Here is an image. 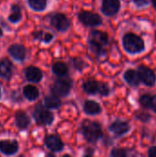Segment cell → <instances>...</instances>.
I'll return each instance as SVG.
<instances>
[{
	"label": "cell",
	"mask_w": 156,
	"mask_h": 157,
	"mask_svg": "<svg viewBox=\"0 0 156 157\" xmlns=\"http://www.w3.org/2000/svg\"><path fill=\"white\" fill-rule=\"evenodd\" d=\"M108 42V36L106 32L100 30H92L88 44L89 49L96 54V55H103L105 52L104 46Z\"/></svg>",
	"instance_id": "cell-1"
},
{
	"label": "cell",
	"mask_w": 156,
	"mask_h": 157,
	"mask_svg": "<svg viewBox=\"0 0 156 157\" xmlns=\"http://www.w3.org/2000/svg\"><path fill=\"white\" fill-rule=\"evenodd\" d=\"M122 43L125 51L131 54L140 53L145 49L144 41L142 40V38L133 33L125 34L122 39Z\"/></svg>",
	"instance_id": "cell-2"
},
{
	"label": "cell",
	"mask_w": 156,
	"mask_h": 157,
	"mask_svg": "<svg viewBox=\"0 0 156 157\" xmlns=\"http://www.w3.org/2000/svg\"><path fill=\"white\" fill-rule=\"evenodd\" d=\"M82 132L88 143H97L103 135L101 126L97 122L85 121L82 125Z\"/></svg>",
	"instance_id": "cell-3"
},
{
	"label": "cell",
	"mask_w": 156,
	"mask_h": 157,
	"mask_svg": "<svg viewBox=\"0 0 156 157\" xmlns=\"http://www.w3.org/2000/svg\"><path fill=\"white\" fill-rule=\"evenodd\" d=\"M73 86V81L63 76L57 79L51 86L52 93L57 97H66Z\"/></svg>",
	"instance_id": "cell-4"
},
{
	"label": "cell",
	"mask_w": 156,
	"mask_h": 157,
	"mask_svg": "<svg viewBox=\"0 0 156 157\" xmlns=\"http://www.w3.org/2000/svg\"><path fill=\"white\" fill-rule=\"evenodd\" d=\"M33 117L37 123L41 125H50L53 122V115L44 107L39 105L36 107Z\"/></svg>",
	"instance_id": "cell-5"
},
{
	"label": "cell",
	"mask_w": 156,
	"mask_h": 157,
	"mask_svg": "<svg viewBox=\"0 0 156 157\" xmlns=\"http://www.w3.org/2000/svg\"><path fill=\"white\" fill-rule=\"evenodd\" d=\"M78 17L79 20L87 27H97L102 23V18L99 15L89 11H81Z\"/></svg>",
	"instance_id": "cell-6"
},
{
	"label": "cell",
	"mask_w": 156,
	"mask_h": 157,
	"mask_svg": "<svg viewBox=\"0 0 156 157\" xmlns=\"http://www.w3.org/2000/svg\"><path fill=\"white\" fill-rule=\"evenodd\" d=\"M138 74L140 80L148 86H153L155 84L156 75L154 72L144 65H141L138 68Z\"/></svg>",
	"instance_id": "cell-7"
},
{
	"label": "cell",
	"mask_w": 156,
	"mask_h": 157,
	"mask_svg": "<svg viewBox=\"0 0 156 157\" xmlns=\"http://www.w3.org/2000/svg\"><path fill=\"white\" fill-rule=\"evenodd\" d=\"M51 24L53 28H55L58 31H65L70 27V21L67 17L63 14L57 13L53 15L51 18Z\"/></svg>",
	"instance_id": "cell-8"
},
{
	"label": "cell",
	"mask_w": 156,
	"mask_h": 157,
	"mask_svg": "<svg viewBox=\"0 0 156 157\" xmlns=\"http://www.w3.org/2000/svg\"><path fill=\"white\" fill-rule=\"evenodd\" d=\"M120 8V0H103L101 10L104 15L108 17L115 16Z\"/></svg>",
	"instance_id": "cell-9"
},
{
	"label": "cell",
	"mask_w": 156,
	"mask_h": 157,
	"mask_svg": "<svg viewBox=\"0 0 156 157\" xmlns=\"http://www.w3.org/2000/svg\"><path fill=\"white\" fill-rule=\"evenodd\" d=\"M18 151V144L15 140L0 141V152L6 155H13Z\"/></svg>",
	"instance_id": "cell-10"
},
{
	"label": "cell",
	"mask_w": 156,
	"mask_h": 157,
	"mask_svg": "<svg viewBox=\"0 0 156 157\" xmlns=\"http://www.w3.org/2000/svg\"><path fill=\"white\" fill-rule=\"evenodd\" d=\"M131 130V126L128 122L122 121H116L109 126V131L114 133L116 136H122L129 132Z\"/></svg>",
	"instance_id": "cell-11"
},
{
	"label": "cell",
	"mask_w": 156,
	"mask_h": 157,
	"mask_svg": "<svg viewBox=\"0 0 156 157\" xmlns=\"http://www.w3.org/2000/svg\"><path fill=\"white\" fill-rule=\"evenodd\" d=\"M45 145L52 152H61L63 148V143L60 137L54 134L48 135L45 138Z\"/></svg>",
	"instance_id": "cell-12"
},
{
	"label": "cell",
	"mask_w": 156,
	"mask_h": 157,
	"mask_svg": "<svg viewBox=\"0 0 156 157\" xmlns=\"http://www.w3.org/2000/svg\"><path fill=\"white\" fill-rule=\"evenodd\" d=\"M7 52L15 60H17L18 62H22L23 60H25L26 54H27L26 48L21 44H13V45H11L8 48Z\"/></svg>",
	"instance_id": "cell-13"
},
{
	"label": "cell",
	"mask_w": 156,
	"mask_h": 157,
	"mask_svg": "<svg viewBox=\"0 0 156 157\" xmlns=\"http://www.w3.org/2000/svg\"><path fill=\"white\" fill-rule=\"evenodd\" d=\"M25 75L26 78L32 83H38L42 79V72L40 69L35 66H29L26 69L25 71Z\"/></svg>",
	"instance_id": "cell-14"
},
{
	"label": "cell",
	"mask_w": 156,
	"mask_h": 157,
	"mask_svg": "<svg viewBox=\"0 0 156 157\" xmlns=\"http://www.w3.org/2000/svg\"><path fill=\"white\" fill-rule=\"evenodd\" d=\"M15 121L16 125L19 130H26L30 123L29 116L24 111H17L15 115Z\"/></svg>",
	"instance_id": "cell-15"
},
{
	"label": "cell",
	"mask_w": 156,
	"mask_h": 157,
	"mask_svg": "<svg viewBox=\"0 0 156 157\" xmlns=\"http://www.w3.org/2000/svg\"><path fill=\"white\" fill-rule=\"evenodd\" d=\"M13 72V65L12 63L7 60L4 59L0 61V76L5 79H9L12 75Z\"/></svg>",
	"instance_id": "cell-16"
},
{
	"label": "cell",
	"mask_w": 156,
	"mask_h": 157,
	"mask_svg": "<svg viewBox=\"0 0 156 157\" xmlns=\"http://www.w3.org/2000/svg\"><path fill=\"white\" fill-rule=\"evenodd\" d=\"M124 79L131 86H137L140 85V82H141L138 72L133 69H129L125 72Z\"/></svg>",
	"instance_id": "cell-17"
},
{
	"label": "cell",
	"mask_w": 156,
	"mask_h": 157,
	"mask_svg": "<svg viewBox=\"0 0 156 157\" xmlns=\"http://www.w3.org/2000/svg\"><path fill=\"white\" fill-rule=\"evenodd\" d=\"M84 110L88 115H97L101 112L100 105L93 100H87L84 104Z\"/></svg>",
	"instance_id": "cell-18"
},
{
	"label": "cell",
	"mask_w": 156,
	"mask_h": 157,
	"mask_svg": "<svg viewBox=\"0 0 156 157\" xmlns=\"http://www.w3.org/2000/svg\"><path fill=\"white\" fill-rule=\"evenodd\" d=\"M23 95L28 100L34 101L39 98L40 92H39V89L35 86L28 85V86H24V88H23Z\"/></svg>",
	"instance_id": "cell-19"
},
{
	"label": "cell",
	"mask_w": 156,
	"mask_h": 157,
	"mask_svg": "<svg viewBox=\"0 0 156 157\" xmlns=\"http://www.w3.org/2000/svg\"><path fill=\"white\" fill-rule=\"evenodd\" d=\"M100 84L101 83H99L96 80H88V81L85 82V84L83 85V89L87 94L95 95L99 92Z\"/></svg>",
	"instance_id": "cell-20"
},
{
	"label": "cell",
	"mask_w": 156,
	"mask_h": 157,
	"mask_svg": "<svg viewBox=\"0 0 156 157\" xmlns=\"http://www.w3.org/2000/svg\"><path fill=\"white\" fill-rule=\"evenodd\" d=\"M61 100L57 96L54 95H51V96H47L44 98V105L45 108L47 109H58L61 106Z\"/></svg>",
	"instance_id": "cell-21"
},
{
	"label": "cell",
	"mask_w": 156,
	"mask_h": 157,
	"mask_svg": "<svg viewBox=\"0 0 156 157\" xmlns=\"http://www.w3.org/2000/svg\"><path fill=\"white\" fill-rule=\"evenodd\" d=\"M52 72L54 75H56L59 77L65 76L68 74V67L64 63L58 62L52 65Z\"/></svg>",
	"instance_id": "cell-22"
},
{
	"label": "cell",
	"mask_w": 156,
	"mask_h": 157,
	"mask_svg": "<svg viewBox=\"0 0 156 157\" xmlns=\"http://www.w3.org/2000/svg\"><path fill=\"white\" fill-rule=\"evenodd\" d=\"M21 17H22V15H21L20 7L17 5H13L11 7V14L8 17L9 21L12 23H17L21 19Z\"/></svg>",
	"instance_id": "cell-23"
},
{
	"label": "cell",
	"mask_w": 156,
	"mask_h": 157,
	"mask_svg": "<svg viewBox=\"0 0 156 157\" xmlns=\"http://www.w3.org/2000/svg\"><path fill=\"white\" fill-rule=\"evenodd\" d=\"M29 6L34 11H42L47 6V0H27Z\"/></svg>",
	"instance_id": "cell-24"
},
{
	"label": "cell",
	"mask_w": 156,
	"mask_h": 157,
	"mask_svg": "<svg viewBox=\"0 0 156 157\" xmlns=\"http://www.w3.org/2000/svg\"><path fill=\"white\" fill-rule=\"evenodd\" d=\"M140 104L145 109H151L152 97L150 95H143L140 98Z\"/></svg>",
	"instance_id": "cell-25"
},
{
	"label": "cell",
	"mask_w": 156,
	"mask_h": 157,
	"mask_svg": "<svg viewBox=\"0 0 156 157\" xmlns=\"http://www.w3.org/2000/svg\"><path fill=\"white\" fill-rule=\"evenodd\" d=\"M110 155L113 157H125L127 156V151L124 149H120V148H116L113 149Z\"/></svg>",
	"instance_id": "cell-26"
},
{
	"label": "cell",
	"mask_w": 156,
	"mask_h": 157,
	"mask_svg": "<svg viewBox=\"0 0 156 157\" xmlns=\"http://www.w3.org/2000/svg\"><path fill=\"white\" fill-rule=\"evenodd\" d=\"M98 94H100L101 96H108L109 94V87L106 84L101 83L100 84V88H99Z\"/></svg>",
	"instance_id": "cell-27"
},
{
	"label": "cell",
	"mask_w": 156,
	"mask_h": 157,
	"mask_svg": "<svg viewBox=\"0 0 156 157\" xmlns=\"http://www.w3.org/2000/svg\"><path fill=\"white\" fill-rule=\"evenodd\" d=\"M53 39V35L51 33H49V32H46L45 34H43L41 36V40L45 42V43H49Z\"/></svg>",
	"instance_id": "cell-28"
},
{
	"label": "cell",
	"mask_w": 156,
	"mask_h": 157,
	"mask_svg": "<svg viewBox=\"0 0 156 157\" xmlns=\"http://www.w3.org/2000/svg\"><path fill=\"white\" fill-rule=\"evenodd\" d=\"M137 118L141 121H143V122H146L150 120L151 116L148 114V113H143V112H141L140 114L137 115Z\"/></svg>",
	"instance_id": "cell-29"
},
{
	"label": "cell",
	"mask_w": 156,
	"mask_h": 157,
	"mask_svg": "<svg viewBox=\"0 0 156 157\" xmlns=\"http://www.w3.org/2000/svg\"><path fill=\"white\" fill-rule=\"evenodd\" d=\"M74 66L78 69V70H81L84 66V61L81 60V59H74Z\"/></svg>",
	"instance_id": "cell-30"
},
{
	"label": "cell",
	"mask_w": 156,
	"mask_h": 157,
	"mask_svg": "<svg viewBox=\"0 0 156 157\" xmlns=\"http://www.w3.org/2000/svg\"><path fill=\"white\" fill-rule=\"evenodd\" d=\"M133 2H134V4L137 6H140V7L148 5V1L147 0H133Z\"/></svg>",
	"instance_id": "cell-31"
},
{
	"label": "cell",
	"mask_w": 156,
	"mask_h": 157,
	"mask_svg": "<svg viewBox=\"0 0 156 157\" xmlns=\"http://www.w3.org/2000/svg\"><path fill=\"white\" fill-rule=\"evenodd\" d=\"M148 155L150 157H156V146H152L148 151Z\"/></svg>",
	"instance_id": "cell-32"
},
{
	"label": "cell",
	"mask_w": 156,
	"mask_h": 157,
	"mask_svg": "<svg viewBox=\"0 0 156 157\" xmlns=\"http://www.w3.org/2000/svg\"><path fill=\"white\" fill-rule=\"evenodd\" d=\"M151 109H153V110L156 113V95L154 97H152V106Z\"/></svg>",
	"instance_id": "cell-33"
},
{
	"label": "cell",
	"mask_w": 156,
	"mask_h": 157,
	"mask_svg": "<svg viewBox=\"0 0 156 157\" xmlns=\"http://www.w3.org/2000/svg\"><path fill=\"white\" fill-rule=\"evenodd\" d=\"M152 3H153V5H154V8L156 9V0H152Z\"/></svg>",
	"instance_id": "cell-34"
},
{
	"label": "cell",
	"mask_w": 156,
	"mask_h": 157,
	"mask_svg": "<svg viewBox=\"0 0 156 157\" xmlns=\"http://www.w3.org/2000/svg\"><path fill=\"white\" fill-rule=\"evenodd\" d=\"M2 36H3V31H2V29L0 28V37H2Z\"/></svg>",
	"instance_id": "cell-35"
},
{
	"label": "cell",
	"mask_w": 156,
	"mask_h": 157,
	"mask_svg": "<svg viewBox=\"0 0 156 157\" xmlns=\"http://www.w3.org/2000/svg\"><path fill=\"white\" fill-rule=\"evenodd\" d=\"M0 98H1V89H0Z\"/></svg>",
	"instance_id": "cell-36"
},
{
	"label": "cell",
	"mask_w": 156,
	"mask_h": 157,
	"mask_svg": "<svg viewBox=\"0 0 156 157\" xmlns=\"http://www.w3.org/2000/svg\"><path fill=\"white\" fill-rule=\"evenodd\" d=\"M155 38H156V33H155Z\"/></svg>",
	"instance_id": "cell-37"
}]
</instances>
